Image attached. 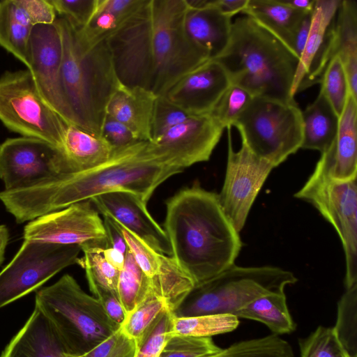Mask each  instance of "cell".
Returning a JSON list of instances; mask_svg holds the SVG:
<instances>
[{"instance_id": "6da1fadb", "label": "cell", "mask_w": 357, "mask_h": 357, "mask_svg": "<svg viewBox=\"0 0 357 357\" xmlns=\"http://www.w3.org/2000/svg\"><path fill=\"white\" fill-rule=\"evenodd\" d=\"M182 171L160 157L151 142H137L114 149L106 162L91 169L58 175L25 189L4 190L0 200L20 224L116 190L148 202L161 183Z\"/></svg>"}, {"instance_id": "7a4b0ae2", "label": "cell", "mask_w": 357, "mask_h": 357, "mask_svg": "<svg viewBox=\"0 0 357 357\" xmlns=\"http://www.w3.org/2000/svg\"><path fill=\"white\" fill-rule=\"evenodd\" d=\"M164 227L172 257L195 285L235 264L242 248L218 194L197 183L167 200Z\"/></svg>"}, {"instance_id": "3957f363", "label": "cell", "mask_w": 357, "mask_h": 357, "mask_svg": "<svg viewBox=\"0 0 357 357\" xmlns=\"http://www.w3.org/2000/svg\"><path fill=\"white\" fill-rule=\"evenodd\" d=\"M231 83L254 96L294 102L291 87L299 59L280 40L248 16L231 24L229 43L215 59Z\"/></svg>"}, {"instance_id": "277c9868", "label": "cell", "mask_w": 357, "mask_h": 357, "mask_svg": "<svg viewBox=\"0 0 357 357\" xmlns=\"http://www.w3.org/2000/svg\"><path fill=\"white\" fill-rule=\"evenodd\" d=\"M62 38L61 82L75 125L101 136L108 104L122 85L106 39L91 45L65 18L55 20Z\"/></svg>"}, {"instance_id": "5b68a950", "label": "cell", "mask_w": 357, "mask_h": 357, "mask_svg": "<svg viewBox=\"0 0 357 357\" xmlns=\"http://www.w3.org/2000/svg\"><path fill=\"white\" fill-rule=\"evenodd\" d=\"M35 307L47 318L67 353L75 356L89 353L120 327L69 274L38 290Z\"/></svg>"}, {"instance_id": "8992f818", "label": "cell", "mask_w": 357, "mask_h": 357, "mask_svg": "<svg viewBox=\"0 0 357 357\" xmlns=\"http://www.w3.org/2000/svg\"><path fill=\"white\" fill-rule=\"evenodd\" d=\"M297 278L276 266L234 264L213 278L196 284L174 311L176 317L231 314L255 299L272 293H284Z\"/></svg>"}, {"instance_id": "52a82bcc", "label": "cell", "mask_w": 357, "mask_h": 357, "mask_svg": "<svg viewBox=\"0 0 357 357\" xmlns=\"http://www.w3.org/2000/svg\"><path fill=\"white\" fill-rule=\"evenodd\" d=\"M333 144L321 157L312 174L294 194L311 204L333 226L342 243L346 272L345 287L357 284L356 179L337 181L330 176Z\"/></svg>"}, {"instance_id": "ba28073f", "label": "cell", "mask_w": 357, "mask_h": 357, "mask_svg": "<svg viewBox=\"0 0 357 357\" xmlns=\"http://www.w3.org/2000/svg\"><path fill=\"white\" fill-rule=\"evenodd\" d=\"M234 126L240 132L242 144L274 167L301 148V110L296 101L255 96Z\"/></svg>"}, {"instance_id": "9c48e42d", "label": "cell", "mask_w": 357, "mask_h": 357, "mask_svg": "<svg viewBox=\"0 0 357 357\" xmlns=\"http://www.w3.org/2000/svg\"><path fill=\"white\" fill-rule=\"evenodd\" d=\"M155 42L152 92L164 96L180 78L210 59L208 54L187 35L185 0H151Z\"/></svg>"}, {"instance_id": "30bf717a", "label": "cell", "mask_w": 357, "mask_h": 357, "mask_svg": "<svg viewBox=\"0 0 357 357\" xmlns=\"http://www.w3.org/2000/svg\"><path fill=\"white\" fill-rule=\"evenodd\" d=\"M0 121L13 132L58 149L68 124L45 102L28 69L0 77Z\"/></svg>"}, {"instance_id": "8fae6325", "label": "cell", "mask_w": 357, "mask_h": 357, "mask_svg": "<svg viewBox=\"0 0 357 357\" xmlns=\"http://www.w3.org/2000/svg\"><path fill=\"white\" fill-rule=\"evenodd\" d=\"M106 42L121 84L152 91L155 42L151 0H146Z\"/></svg>"}, {"instance_id": "7c38bea8", "label": "cell", "mask_w": 357, "mask_h": 357, "mask_svg": "<svg viewBox=\"0 0 357 357\" xmlns=\"http://www.w3.org/2000/svg\"><path fill=\"white\" fill-rule=\"evenodd\" d=\"M78 245L24 240L0 272V308L39 289L63 268L79 263Z\"/></svg>"}, {"instance_id": "4fadbf2b", "label": "cell", "mask_w": 357, "mask_h": 357, "mask_svg": "<svg viewBox=\"0 0 357 357\" xmlns=\"http://www.w3.org/2000/svg\"><path fill=\"white\" fill-rule=\"evenodd\" d=\"M227 167L218 198L226 215L240 232L260 190L275 167L269 162L253 154L243 144L235 151L231 128H227Z\"/></svg>"}, {"instance_id": "5bb4252c", "label": "cell", "mask_w": 357, "mask_h": 357, "mask_svg": "<svg viewBox=\"0 0 357 357\" xmlns=\"http://www.w3.org/2000/svg\"><path fill=\"white\" fill-rule=\"evenodd\" d=\"M24 240L105 249L109 247L103 221L90 200L72 204L29 222Z\"/></svg>"}, {"instance_id": "9a60e30c", "label": "cell", "mask_w": 357, "mask_h": 357, "mask_svg": "<svg viewBox=\"0 0 357 357\" xmlns=\"http://www.w3.org/2000/svg\"><path fill=\"white\" fill-rule=\"evenodd\" d=\"M66 174L59 149L45 141L22 137L0 145V178L5 190L28 188Z\"/></svg>"}, {"instance_id": "2e32d148", "label": "cell", "mask_w": 357, "mask_h": 357, "mask_svg": "<svg viewBox=\"0 0 357 357\" xmlns=\"http://www.w3.org/2000/svg\"><path fill=\"white\" fill-rule=\"evenodd\" d=\"M29 54L31 62L28 70L40 96L65 121L75 125L61 86L63 44L55 22L33 26L29 38Z\"/></svg>"}, {"instance_id": "e0dca14e", "label": "cell", "mask_w": 357, "mask_h": 357, "mask_svg": "<svg viewBox=\"0 0 357 357\" xmlns=\"http://www.w3.org/2000/svg\"><path fill=\"white\" fill-rule=\"evenodd\" d=\"M224 129L210 114L193 115L151 143L161 158L183 170L210 159Z\"/></svg>"}, {"instance_id": "ac0fdd59", "label": "cell", "mask_w": 357, "mask_h": 357, "mask_svg": "<svg viewBox=\"0 0 357 357\" xmlns=\"http://www.w3.org/2000/svg\"><path fill=\"white\" fill-rule=\"evenodd\" d=\"M341 0H315L309 35L299 59L291 96L320 82L335 56L333 23Z\"/></svg>"}, {"instance_id": "d6986e66", "label": "cell", "mask_w": 357, "mask_h": 357, "mask_svg": "<svg viewBox=\"0 0 357 357\" xmlns=\"http://www.w3.org/2000/svg\"><path fill=\"white\" fill-rule=\"evenodd\" d=\"M90 202L98 211L114 219L151 248L172 257L171 245L164 229L151 215L147 202L140 196L116 190L97 195Z\"/></svg>"}, {"instance_id": "ffe728a7", "label": "cell", "mask_w": 357, "mask_h": 357, "mask_svg": "<svg viewBox=\"0 0 357 357\" xmlns=\"http://www.w3.org/2000/svg\"><path fill=\"white\" fill-rule=\"evenodd\" d=\"M230 84L221 64L209 59L183 75L164 96L192 115L209 114Z\"/></svg>"}, {"instance_id": "44dd1931", "label": "cell", "mask_w": 357, "mask_h": 357, "mask_svg": "<svg viewBox=\"0 0 357 357\" xmlns=\"http://www.w3.org/2000/svg\"><path fill=\"white\" fill-rule=\"evenodd\" d=\"M186 5L183 24L187 35L208 54L210 59H215L229 43L231 17L220 10L214 0H205L199 6Z\"/></svg>"}, {"instance_id": "7402d4cb", "label": "cell", "mask_w": 357, "mask_h": 357, "mask_svg": "<svg viewBox=\"0 0 357 357\" xmlns=\"http://www.w3.org/2000/svg\"><path fill=\"white\" fill-rule=\"evenodd\" d=\"M157 96L144 88L121 85L107 106V115L123 123L139 142H151V124Z\"/></svg>"}, {"instance_id": "603a6c76", "label": "cell", "mask_w": 357, "mask_h": 357, "mask_svg": "<svg viewBox=\"0 0 357 357\" xmlns=\"http://www.w3.org/2000/svg\"><path fill=\"white\" fill-rule=\"evenodd\" d=\"M0 357H71L45 315L36 307Z\"/></svg>"}, {"instance_id": "cb8c5ba5", "label": "cell", "mask_w": 357, "mask_h": 357, "mask_svg": "<svg viewBox=\"0 0 357 357\" xmlns=\"http://www.w3.org/2000/svg\"><path fill=\"white\" fill-rule=\"evenodd\" d=\"M61 153L66 174L82 172L106 162L114 149L101 136L68 123Z\"/></svg>"}, {"instance_id": "d4e9b609", "label": "cell", "mask_w": 357, "mask_h": 357, "mask_svg": "<svg viewBox=\"0 0 357 357\" xmlns=\"http://www.w3.org/2000/svg\"><path fill=\"white\" fill-rule=\"evenodd\" d=\"M357 99L349 93L339 117L336 138L333 144L331 177L348 181L357 177Z\"/></svg>"}, {"instance_id": "484cf974", "label": "cell", "mask_w": 357, "mask_h": 357, "mask_svg": "<svg viewBox=\"0 0 357 357\" xmlns=\"http://www.w3.org/2000/svg\"><path fill=\"white\" fill-rule=\"evenodd\" d=\"M242 13L271 32L293 52L295 34L307 13L295 10L280 0H248Z\"/></svg>"}, {"instance_id": "4316f807", "label": "cell", "mask_w": 357, "mask_h": 357, "mask_svg": "<svg viewBox=\"0 0 357 357\" xmlns=\"http://www.w3.org/2000/svg\"><path fill=\"white\" fill-rule=\"evenodd\" d=\"M336 55L345 71L349 93L357 96V4L341 0L333 24Z\"/></svg>"}, {"instance_id": "83f0119b", "label": "cell", "mask_w": 357, "mask_h": 357, "mask_svg": "<svg viewBox=\"0 0 357 357\" xmlns=\"http://www.w3.org/2000/svg\"><path fill=\"white\" fill-rule=\"evenodd\" d=\"M303 141L301 149L327 151L337 136L339 116L319 91L316 99L301 111Z\"/></svg>"}, {"instance_id": "f1b7e54d", "label": "cell", "mask_w": 357, "mask_h": 357, "mask_svg": "<svg viewBox=\"0 0 357 357\" xmlns=\"http://www.w3.org/2000/svg\"><path fill=\"white\" fill-rule=\"evenodd\" d=\"M235 316L261 322L277 335L290 333L296 328L288 309L285 293L260 296L238 310Z\"/></svg>"}, {"instance_id": "f546056e", "label": "cell", "mask_w": 357, "mask_h": 357, "mask_svg": "<svg viewBox=\"0 0 357 357\" xmlns=\"http://www.w3.org/2000/svg\"><path fill=\"white\" fill-rule=\"evenodd\" d=\"M32 28L24 25L15 17L10 0L0 1V45L27 68L31 62L29 38Z\"/></svg>"}, {"instance_id": "4dcf8cb0", "label": "cell", "mask_w": 357, "mask_h": 357, "mask_svg": "<svg viewBox=\"0 0 357 357\" xmlns=\"http://www.w3.org/2000/svg\"><path fill=\"white\" fill-rule=\"evenodd\" d=\"M167 310L169 311L165 301L151 289L146 297L127 314L121 328L139 347Z\"/></svg>"}, {"instance_id": "1f68e13d", "label": "cell", "mask_w": 357, "mask_h": 357, "mask_svg": "<svg viewBox=\"0 0 357 357\" xmlns=\"http://www.w3.org/2000/svg\"><path fill=\"white\" fill-rule=\"evenodd\" d=\"M238 318L231 314H208L190 317L172 316L171 335H183L208 337L234 331L238 326Z\"/></svg>"}, {"instance_id": "d6a6232c", "label": "cell", "mask_w": 357, "mask_h": 357, "mask_svg": "<svg viewBox=\"0 0 357 357\" xmlns=\"http://www.w3.org/2000/svg\"><path fill=\"white\" fill-rule=\"evenodd\" d=\"M151 290L150 282L144 274L128 250L125 263L119 271L117 295L127 314L130 312Z\"/></svg>"}, {"instance_id": "836d02e7", "label": "cell", "mask_w": 357, "mask_h": 357, "mask_svg": "<svg viewBox=\"0 0 357 357\" xmlns=\"http://www.w3.org/2000/svg\"><path fill=\"white\" fill-rule=\"evenodd\" d=\"M205 357H294L290 344L272 334L236 342Z\"/></svg>"}, {"instance_id": "e575fe53", "label": "cell", "mask_w": 357, "mask_h": 357, "mask_svg": "<svg viewBox=\"0 0 357 357\" xmlns=\"http://www.w3.org/2000/svg\"><path fill=\"white\" fill-rule=\"evenodd\" d=\"M337 312L333 328L337 340L349 357H357V284L346 288Z\"/></svg>"}, {"instance_id": "d590c367", "label": "cell", "mask_w": 357, "mask_h": 357, "mask_svg": "<svg viewBox=\"0 0 357 357\" xmlns=\"http://www.w3.org/2000/svg\"><path fill=\"white\" fill-rule=\"evenodd\" d=\"M320 91L323 93L340 117L349 94L347 75L337 55L328 63L321 78Z\"/></svg>"}, {"instance_id": "8d00e7d4", "label": "cell", "mask_w": 357, "mask_h": 357, "mask_svg": "<svg viewBox=\"0 0 357 357\" xmlns=\"http://www.w3.org/2000/svg\"><path fill=\"white\" fill-rule=\"evenodd\" d=\"M254 97L246 89L231 83L210 114L224 128H231Z\"/></svg>"}, {"instance_id": "74e56055", "label": "cell", "mask_w": 357, "mask_h": 357, "mask_svg": "<svg viewBox=\"0 0 357 357\" xmlns=\"http://www.w3.org/2000/svg\"><path fill=\"white\" fill-rule=\"evenodd\" d=\"M220 350L212 337L173 335L165 342L158 357H205Z\"/></svg>"}, {"instance_id": "f35d334b", "label": "cell", "mask_w": 357, "mask_h": 357, "mask_svg": "<svg viewBox=\"0 0 357 357\" xmlns=\"http://www.w3.org/2000/svg\"><path fill=\"white\" fill-rule=\"evenodd\" d=\"M102 250L98 248L82 249L84 255L80 259L79 264L85 269L86 278H90L100 286L117 294L119 271L107 261Z\"/></svg>"}, {"instance_id": "ab89813d", "label": "cell", "mask_w": 357, "mask_h": 357, "mask_svg": "<svg viewBox=\"0 0 357 357\" xmlns=\"http://www.w3.org/2000/svg\"><path fill=\"white\" fill-rule=\"evenodd\" d=\"M300 357H347L333 328L318 326L300 342Z\"/></svg>"}, {"instance_id": "60d3db41", "label": "cell", "mask_w": 357, "mask_h": 357, "mask_svg": "<svg viewBox=\"0 0 357 357\" xmlns=\"http://www.w3.org/2000/svg\"><path fill=\"white\" fill-rule=\"evenodd\" d=\"M116 223L136 263L149 282L153 280L159 275L167 255L155 251L127 229Z\"/></svg>"}, {"instance_id": "b9f144b4", "label": "cell", "mask_w": 357, "mask_h": 357, "mask_svg": "<svg viewBox=\"0 0 357 357\" xmlns=\"http://www.w3.org/2000/svg\"><path fill=\"white\" fill-rule=\"evenodd\" d=\"M10 5L15 17L26 26L52 24L56 19L50 0H10Z\"/></svg>"}, {"instance_id": "7bdbcfd3", "label": "cell", "mask_w": 357, "mask_h": 357, "mask_svg": "<svg viewBox=\"0 0 357 357\" xmlns=\"http://www.w3.org/2000/svg\"><path fill=\"white\" fill-rule=\"evenodd\" d=\"M191 116L193 115L170 102L165 96H157L151 124V142Z\"/></svg>"}, {"instance_id": "ee69618b", "label": "cell", "mask_w": 357, "mask_h": 357, "mask_svg": "<svg viewBox=\"0 0 357 357\" xmlns=\"http://www.w3.org/2000/svg\"><path fill=\"white\" fill-rule=\"evenodd\" d=\"M138 349L135 340L120 326L106 340L84 355L87 357H135Z\"/></svg>"}, {"instance_id": "f6af8a7d", "label": "cell", "mask_w": 357, "mask_h": 357, "mask_svg": "<svg viewBox=\"0 0 357 357\" xmlns=\"http://www.w3.org/2000/svg\"><path fill=\"white\" fill-rule=\"evenodd\" d=\"M56 13L76 29L85 27L93 15L98 0H50Z\"/></svg>"}, {"instance_id": "bcb514c9", "label": "cell", "mask_w": 357, "mask_h": 357, "mask_svg": "<svg viewBox=\"0 0 357 357\" xmlns=\"http://www.w3.org/2000/svg\"><path fill=\"white\" fill-rule=\"evenodd\" d=\"M173 314L164 312L139 347L135 357H158L165 342L171 336Z\"/></svg>"}, {"instance_id": "7dc6e473", "label": "cell", "mask_w": 357, "mask_h": 357, "mask_svg": "<svg viewBox=\"0 0 357 357\" xmlns=\"http://www.w3.org/2000/svg\"><path fill=\"white\" fill-rule=\"evenodd\" d=\"M89 289L94 294L109 318L121 326L124 322L127 313L121 303L116 293L108 290L87 278Z\"/></svg>"}, {"instance_id": "c3c4849f", "label": "cell", "mask_w": 357, "mask_h": 357, "mask_svg": "<svg viewBox=\"0 0 357 357\" xmlns=\"http://www.w3.org/2000/svg\"><path fill=\"white\" fill-rule=\"evenodd\" d=\"M102 137L114 149L124 147L135 142L132 132L123 123L107 115L102 128Z\"/></svg>"}, {"instance_id": "681fc988", "label": "cell", "mask_w": 357, "mask_h": 357, "mask_svg": "<svg viewBox=\"0 0 357 357\" xmlns=\"http://www.w3.org/2000/svg\"><path fill=\"white\" fill-rule=\"evenodd\" d=\"M103 225L109 247L126 255L128 248L116 222L108 215H103Z\"/></svg>"}, {"instance_id": "f907efd6", "label": "cell", "mask_w": 357, "mask_h": 357, "mask_svg": "<svg viewBox=\"0 0 357 357\" xmlns=\"http://www.w3.org/2000/svg\"><path fill=\"white\" fill-rule=\"evenodd\" d=\"M312 11L305 14L294 38L292 51L298 59H300L302 55L309 35L312 23Z\"/></svg>"}, {"instance_id": "816d5d0a", "label": "cell", "mask_w": 357, "mask_h": 357, "mask_svg": "<svg viewBox=\"0 0 357 357\" xmlns=\"http://www.w3.org/2000/svg\"><path fill=\"white\" fill-rule=\"evenodd\" d=\"M248 2V0H214L215 6L230 17L238 13H242Z\"/></svg>"}, {"instance_id": "f5cc1de1", "label": "cell", "mask_w": 357, "mask_h": 357, "mask_svg": "<svg viewBox=\"0 0 357 357\" xmlns=\"http://www.w3.org/2000/svg\"><path fill=\"white\" fill-rule=\"evenodd\" d=\"M102 252L107 261L118 271H121L125 263V255L116 249L107 247L102 250Z\"/></svg>"}, {"instance_id": "db71d44e", "label": "cell", "mask_w": 357, "mask_h": 357, "mask_svg": "<svg viewBox=\"0 0 357 357\" xmlns=\"http://www.w3.org/2000/svg\"><path fill=\"white\" fill-rule=\"evenodd\" d=\"M315 0H280L285 5L303 13L313 10Z\"/></svg>"}, {"instance_id": "11a10c76", "label": "cell", "mask_w": 357, "mask_h": 357, "mask_svg": "<svg viewBox=\"0 0 357 357\" xmlns=\"http://www.w3.org/2000/svg\"><path fill=\"white\" fill-rule=\"evenodd\" d=\"M9 239V232L7 227L4 225H0V266L4 260L6 248Z\"/></svg>"}, {"instance_id": "9f6ffc18", "label": "cell", "mask_w": 357, "mask_h": 357, "mask_svg": "<svg viewBox=\"0 0 357 357\" xmlns=\"http://www.w3.org/2000/svg\"><path fill=\"white\" fill-rule=\"evenodd\" d=\"M71 357H87V356H86L85 355H82V356H78L71 355Z\"/></svg>"}, {"instance_id": "6f0895ef", "label": "cell", "mask_w": 357, "mask_h": 357, "mask_svg": "<svg viewBox=\"0 0 357 357\" xmlns=\"http://www.w3.org/2000/svg\"><path fill=\"white\" fill-rule=\"evenodd\" d=\"M347 357H349L348 355H347Z\"/></svg>"}]
</instances>
